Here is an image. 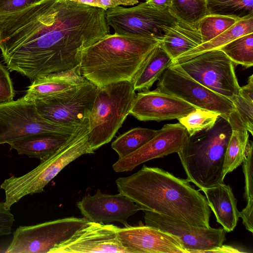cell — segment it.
<instances>
[{
	"instance_id": "6da1fadb",
	"label": "cell",
	"mask_w": 253,
	"mask_h": 253,
	"mask_svg": "<svg viewBox=\"0 0 253 253\" xmlns=\"http://www.w3.org/2000/svg\"><path fill=\"white\" fill-rule=\"evenodd\" d=\"M105 12L70 0H42L0 14L6 68L33 81L79 65L82 50L110 34Z\"/></svg>"
},
{
	"instance_id": "7a4b0ae2",
	"label": "cell",
	"mask_w": 253,
	"mask_h": 253,
	"mask_svg": "<svg viewBox=\"0 0 253 253\" xmlns=\"http://www.w3.org/2000/svg\"><path fill=\"white\" fill-rule=\"evenodd\" d=\"M119 193L143 211L155 212L188 224L209 228L211 209L206 197L187 179L163 169L143 167L116 181Z\"/></svg>"
},
{
	"instance_id": "3957f363",
	"label": "cell",
	"mask_w": 253,
	"mask_h": 253,
	"mask_svg": "<svg viewBox=\"0 0 253 253\" xmlns=\"http://www.w3.org/2000/svg\"><path fill=\"white\" fill-rule=\"evenodd\" d=\"M159 42L134 35L110 33L82 50L80 73L97 86L132 82Z\"/></svg>"
},
{
	"instance_id": "277c9868",
	"label": "cell",
	"mask_w": 253,
	"mask_h": 253,
	"mask_svg": "<svg viewBox=\"0 0 253 253\" xmlns=\"http://www.w3.org/2000/svg\"><path fill=\"white\" fill-rule=\"evenodd\" d=\"M231 133L229 122L220 115L211 128L188 135L177 153L186 179L200 190L224 182L223 167Z\"/></svg>"
},
{
	"instance_id": "5b68a950",
	"label": "cell",
	"mask_w": 253,
	"mask_h": 253,
	"mask_svg": "<svg viewBox=\"0 0 253 253\" xmlns=\"http://www.w3.org/2000/svg\"><path fill=\"white\" fill-rule=\"evenodd\" d=\"M88 118L85 119L57 150L40 160V164L19 177L12 176L0 185L4 191L5 207L11 206L28 195L41 193L65 167L80 156L94 153L88 141Z\"/></svg>"
},
{
	"instance_id": "8992f818",
	"label": "cell",
	"mask_w": 253,
	"mask_h": 253,
	"mask_svg": "<svg viewBox=\"0 0 253 253\" xmlns=\"http://www.w3.org/2000/svg\"><path fill=\"white\" fill-rule=\"evenodd\" d=\"M132 82L97 86L88 116L87 141L93 151L113 139L129 114L136 93Z\"/></svg>"
},
{
	"instance_id": "52a82bcc",
	"label": "cell",
	"mask_w": 253,
	"mask_h": 253,
	"mask_svg": "<svg viewBox=\"0 0 253 253\" xmlns=\"http://www.w3.org/2000/svg\"><path fill=\"white\" fill-rule=\"evenodd\" d=\"M80 125H65L46 119L39 113L35 100L24 95L0 103V144L39 133L70 135Z\"/></svg>"
},
{
	"instance_id": "ba28073f",
	"label": "cell",
	"mask_w": 253,
	"mask_h": 253,
	"mask_svg": "<svg viewBox=\"0 0 253 253\" xmlns=\"http://www.w3.org/2000/svg\"><path fill=\"white\" fill-rule=\"evenodd\" d=\"M105 16L108 25L115 33L154 39L159 42L179 21L169 8H158L146 1L132 7L108 8Z\"/></svg>"
},
{
	"instance_id": "9c48e42d",
	"label": "cell",
	"mask_w": 253,
	"mask_h": 253,
	"mask_svg": "<svg viewBox=\"0 0 253 253\" xmlns=\"http://www.w3.org/2000/svg\"><path fill=\"white\" fill-rule=\"evenodd\" d=\"M88 220L85 217H66L33 225L20 226L13 232L5 253H50L70 239Z\"/></svg>"
},
{
	"instance_id": "30bf717a",
	"label": "cell",
	"mask_w": 253,
	"mask_h": 253,
	"mask_svg": "<svg viewBox=\"0 0 253 253\" xmlns=\"http://www.w3.org/2000/svg\"><path fill=\"white\" fill-rule=\"evenodd\" d=\"M233 62L221 50L213 49L176 63L188 75L229 99L240 89Z\"/></svg>"
},
{
	"instance_id": "8fae6325",
	"label": "cell",
	"mask_w": 253,
	"mask_h": 253,
	"mask_svg": "<svg viewBox=\"0 0 253 253\" xmlns=\"http://www.w3.org/2000/svg\"><path fill=\"white\" fill-rule=\"evenodd\" d=\"M157 89L196 107L218 112L225 117L235 109L232 102L200 84L175 63L159 79Z\"/></svg>"
},
{
	"instance_id": "7c38bea8",
	"label": "cell",
	"mask_w": 253,
	"mask_h": 253,
	"mask_svg": "<svg viewBox=\"0 0 253 253\" xmlns=\"http://www.w3.org/2000/svg\"><path fill=\"white\" fill-rule=\"evenodd\" d=\"M97 86L87 81L55 96L36 99L39 113L52 122L78 126L88 118Z\"/></svg>"
},
{
	"instance_id": "4fadbf2b",
	"label": "cell",
	"mask_w": 253,
	"mask_h": 253,
	"mask_svg": "<svg viewBox=\"0 0 253 253\" xmlns=\"http://www.w3.org/2000/svg\"><path fill=\"white\" fill-rule=\"evenodd\" d=\"M144 211L146 225L177 238L188 253H209L221 246L225 240L226 231L223 228L196 226L155 212Z\"/></svg>"
},
{
	"instance_id": "5bb4252c",
	"label": "cell",
	"mask_w": 253,
	"mask_h": 253,
	"mask_svg": "<svg viewBox=\"0 0 253 253\" xmlns=\"http://www.w3.org/2000/svg\"><path fill=\"white\" fill-rule=\"evenodd\" d=\"M188 136L185 128L179 123L166 124L140 148L126 157L119 158L112 168L117 172L131 171L149 160L178 153Z\"/></svg>"
},
{
	"instance_id": "9a60e30c",
	"label": "cell",
	"mask_w": 253,
	"mask_h": 253,
	"mask_svg": "<svg viewBox=\"0 0 253 253\" xmlns=\"http://www.w3.org/2000/svg\"><path fill=\"white\" fill-rule=\"evenodd\" d=\"M117 227L88 221L50 253H129L120 242Z\"/></svg>"
},
{
	"instance_id": "2e32d148",
	"label": "cell",
	"mask_w": 253,
	"mask_h": 253,
	"mask_svg": "<svg viewBox=\"0 0 253 253\" xmlns=\"http://www.w3.org/2000/svg\"><path fill=\"white\" fill-rule=\"evenodd\" d=\"M82 214L88 221L101 223L118 222L128 226V218L142 209L129 198L119 193L108 194L98 189L94 195H87L77 203Z\"/></svg>"
},
{
	"instance_id": "e0dca14e",
	"label": "cell",
	"mask_w": 253,
	"mask_h": 253,
	"mask_svg": "<svg viewBox=\"0 0 253 253\" xmlns=\"http://www.w3.org/2000/svg\"><path fill=\"white\" fill-rule=\"evenodd\" d=\"M196 108L171 95L156 89L136 94L129 114L141 121L178 119Z\"/></svg>"
},
{
	"instance_id": "ac0fdd59",
	"label": "cell",
	"mask_w": 253,
	"mask_h": 253,
	"mask_svg": "<svg viewBox=\"0 0 253 253\" xmlns=\"http://www.w3.org/2000/svg\"><path fill=\"white\" fill-rule=\"evenodd\" d=\"M117 232L129 253H188L177 238L151 226L117 227Z\"/></svg>"
},
{
	"instance_id": "d6986e66",
	"label": "cell",
	"mask_w": 253,
	"mask_h": 253,
	"mask_svg": "<svg viewBox=\"0 0 253 253\" xmlns=\"http://www.w3.org/2000/svg\"><path fill=\"white\" fill-rule=\"evenodd\" d=\"M79 65L66 71L49 74L33 81L24 96L35 100L59 94L87 81Z\"/></svg>"
},
{
	"instance_id": "ffe728a7",
	"label": "cell",
	"mask_w": 253,
	"mask_h": 253,
	"mask_svg": "<svg viewBox=\"0 0 253 253\" xmlns=\"http://www.w3.org/2000/svg\"><path fill=\"white\" fill-rule=\"evenodd\" d=\"M202 191L206 195L207 202L217 222L226 232L233 231L240 217V211L231 187L223 182Z\"/></svg>"
},
{
	"instance_id": "44dd1931",
	"label": "cell",
	"mask_w": 253,
	"mask_h": 253,
	"mask_svg": "<svg viewBox=\"0 0 253 253\" xmlns=\"http://www.w3.org/2000/svg\"><path fill=\"white\" fill-rule=\"evenodd\" d=\"M224 118L231 125L232 133L224 158L222 170L224 178L243 163L251 142L249 131L235 109Z\"/></svg>"
},
{
	"instance_id": "7402d4cb",
	"label": "cell",
	"mask_w": 253,
	"mask_h": 253,
	"mask_svg": "<svg viewBox=\"0 0 253 253\" xmlns=\"http://www.w3.org/2000/svg\"><path fill=\"white\" fill-rule=\"evenodd\" d=\"M70 135L39 133L17 139L9 145L10 149L16 150L19 155L41 160L57 150L68 140Z\"/></svg>"
},
{
	"instance_id": "603a6c76",
	"label": "cell",
	"mask_w": 253,
	"mask_h": 253,
	"mask_svg": "<svg viewBox=\"0 0 253 253\" xmlns=\"http://www.w3.org/2000/svg\"><path fill=\"white\" fill-rule=\"evenodd\" d=\"M160 43L173 61L203 42L197 28L179 20L169 29Z\"/></svg>"
},
{
	"instance_id": "cb8c5ba5",
	"label": "cell",
	"mask_w": 253,
	"mask_h": 253,
	"mask_svg": "<svg viewBox=\"0 0 253 253\" xmlns=\"http://www.w3.org/2000/svg\"><path fill=\"white\" fill-rule=\"evenodd\" d=\"M172 62V59L159 42L148 56L132 80L134 90H148Z\"/></svg>"
},
{
	"instance_id": "d4e9b609",
	"label": "cell",
	"mask_w": 253,
	"mask_h": 253,
	"mask_svg": "<svg viewBox=\"0 0 253 253\" xmlns=\"http://www.w3.org/2000/svg\"><path fill=\"white\" fill-rule=\"evenodd\" d=\"M251 33H253V16L239 20L227 30L183 54L172 61V63L186 60L203 52L219 49L232 41Z\"/></svg>"
},
{
	"instance_id": "484cf974",
	"label": "cell",
	"mask_w": 253,
	"mask_h": 253,
	"mask_svg": "<svg viewBox=\"0 0 253 253\" xmlns=\"http://www.w3.org/2000/svg\"><path fill=\"white\" fill-rule=\"evenodd\" d=\"M158 130L136 127L119 135L111 144L112 149L122 158L134 152L157 133Z\"/></svg>"
},
{
	"instance_id": "4316f807",
	"label": "cell",
	"mask_w": 253,
	"mask_h": 253,
	"mask_svg": "<svg viewBox=\"0 0 253 253\" xmlns=\"http://www.w3.org/2000/svg\"><path fill=\"white\" fill-rule=\"evenodd\" d=\"M208 15L238 20L253 16V0H206Z\"/></svg>"
},
{
	"instance_id": "83f0119b",
	"label": "cell",
	"mask_w": 253,
	"mask_h": 253,
	"mask_svg": "<svg viewBox=\"0 0 253 253\" xmlns=\"http://www.w3.org/2000/svg\"><path fill=\"white\" fill-rule=\"evenodd\" d=\"M169 10L179 21L196 28L208 15L206 0H171Z\"/></svg>"
},
{
	"instance_id": "f1b7e54d",
	"label": "cell",
	"mask_w": 253,
	"mask_h": 253,
	"mask_svg": "<svg viewBox=\"0 0 253 253\" xmlns=\"http://www.w3.org/2000/svg\"><path fill=\"white\" fill-rule=\"evenodd\" d=\"M253 143L251 141L247 150L243 162V169L245 179V197L247 201L246 207L240 211V217L246 229L253 232Z\"/></svg>"
},
{
	"instance_id": "f546056e",
	"label": "cell",
	"mask_w": 253,
	"mask_h": 253,
	"mask_svg": "<svg viewBox=\"0 0 253 253\" xmlns=\"http://www.w3.org/2000/svg\"><path fill=\"white\" fill-rule=\"evenodd\" d=\"M219 49L234 63L246 68L253 65V33L240 37Z\"/></svg>"
},
{
	"instance_id": "4dcf8cb0",
	"label": "cell",
	"mask_w": 253,
	"mask_h": 253,
	"mask_svg": "<svg viewBox=\"0 0 253 253\" xmlns=\"http://www.w3.org/2000/svg\"><path fill=\"white\" fill-rule=\"evenodd\" d=\"M221 114L218 112L196 108L186 116L178 118L179 123L192 135L202 130L211 128Z\"/></svg>"
},
{
	"instance_id": "1f68e13d",
	"label": "cell",
	"mask_w": 253,
	"mask_h": 253,
	"mask_svg": "<svg viewBox=\"0 0 253 253\" xmlns=\"http://www.w3.org/2000/svg\"><path fill=\"white\" fill-rule=\"evenodd\" d=\"M238 20L225 16L207 15L199 21L197 25L203 43L208 42L220 35Z\"/></svg>"
},
{
	"instance_id": "d6a6232c",
	"label": "cell",
	"mask_w": 253,
	"mask_h": 253,
	"mask_svg": "<svg viewBox=\"0 0 253 253\" xmlns=\"http://www.w3.org/2000/svg\"><path fill=\"white\" fill-rule=\"evenodd\" d=\"M245 124L249 132H253V101L247 99L239 94L229 99Z\"/></svg>"
},
{
	"instance_id": "836d02e7",
	"label": "cell",
	"mask_w": 253,
	"mask_h": 253,
	"mask_svg": "<svg viewBox=\"0 0 253 253\" xmlns=\"http://www.w3.org/2000/svg\"><path fill=\"white\" fill-rule=\"evenodd\" d=\"M15 91L6 67L0 63V103L13 100Z\"/></svg>"
},
{
	"instance_id": "e575fe53",
	"label": "cell",
	"mask_w": 253,
	"mask_h": 253,
	"mask_svg": "<svg viewBox=\"0 0 253 253\" xmlns=\"http://www.w3.org/2000/svg\"><path fill=\"white\" fill-rule=\"evenodd\" d=\"M105 10L118 6H132L139 2L138 0H70Z\"/></svg>"
},
{
	"instance_id": "d590c367",
	"label": "cell",
	"mask_w": 253,
	"mask_h": 253,
	"mask_svg": "<svg viewBox=\"0 0 253 253\" xmlns=\"http://www.w3.org/2000/svg\"><path fill=\"white\" fill-rule=\"evenodd\" d=\"M42 0H0V14L13 12Z\"/></svg>"
},
{
	"instance_id": "8d00e7d4",
	"label": "cell",
	"mask_w": 253,
	"mask_h": 253,
	"mask_svg": "<svg viewBox=\"0 0 253 253\" xmlns=\"http://www.w3.org/2000/svg\"><path fill=\"white\" fill-rule=\"evenodd\" d=\"M15 221L13 214L7 209L4 202H0V236H6L11 233Z\"/></svg>"
},
{
	"instance_id": "74e56055",
	"label": "cell",
	"mask_w": 253,
	"mask_h": 253,
	"mask_svg": "<svg viewBox=\"0 0 253 253\" xmlns=\"http://www.w3.org/2000/svg\"><path fill=\"white\" fill-rule=\"evenodd\" d=\"M238 94L242 97L253 101V75L248 78L246 85L240 87Z\"/></svg>"
},
{
	"instance_id": "f35d334b",
	"label": "cell",
	"mask_w": 253,
	"mask_h": 253,
	"mask_svg": "<svg viewBox=\"0 0 253 253\" xmlns=\"http://www.w3.org/2000/svg\"><path fill=\"white\" fill-rule=\"evenodd\" d=\"M146 2L161 8H169L171 4V0H146Z\"/></svg>"
},
{
	"instance_id": "ab89813d",
	"label": "cell",
	"mask_w": 253,
	"mask_h": 253,
	"mask_svg": "<svg viewBox=\"0 0 253 253\" xmlns=\"http://www.w3.org/2000/svg\"><path fill=\"white\" fill-rule=\"evenodd\" d=\"M241 252L237 249L231 246H223V245L218 248L211 250L209 253H237Z\"/></svg>"
}]
</instances>
